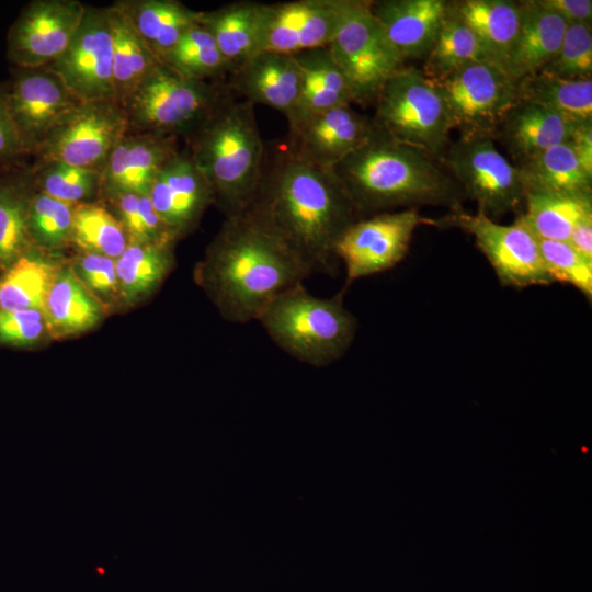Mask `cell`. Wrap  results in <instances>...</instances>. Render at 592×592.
I'll use <instances>...</instances> for the list:
<instances>
[{"mask_svg":"<svg viewBox=\"0 0 592 592\" xmlns=\"http://www.w3.org/2000/svg\"><path fill=\"white\" fill-rule=\"evenodd\" d=\"M161 62L192 80L207 81L231 72L212 34L201 23L186 31Z\"/></svg>","mask_w":592,"mask_h":592,"instance_id":"37","label":"cell"},{"mask_svg":"<svg viewBox=\"0 0 592 592\" xmlns=\"http://www.w3.org/2000/svg\"><path fill=\"white\" fill-rule=\"evenodd\" d=\"M539 71L568 79H592L591 23H568L560 47Z\"/></svg>","mask_w":592,"mask_h":592,"instance_id":"42","label":"cell"},{"mask_svg":"<svg viewBox=\"0 0 592 592\" xmlns=\"http://www.w3.org/2000/svg\"><path fill=\"white\" fill-rule=\"evenodd\" d=\"M100 317V306L83 284L71 272L61 271L47 296V327L59 335H68L92 328Z\"/></svg>","mask_w":592,"mask_h":592,"instance_id":"34","label":"cell"},{"mask_svg":"<svg viewBox=\"0 0 592 592\" xmlns=\"http://www.w3.org/2000/svg\"><path fill=\"white\" fill-rule=\"evenodd\" d=\"M520 27L506 73L514 80L542 70L558 52L568 23L534 0L519 1Z\"/></svg>","mask_w":592,"mask_h":592,"instance_id":"26","label":"cell"},{"mask_svg":"<svg viewBox=\"0 0 592 592\" xmlns=\"http://www.w3.org/2000/svg\"><path fill=\"white\" fill-rule=\"evenodd\" d=\"M372 119L389 138L440 160L449 145L452 123L435 83L421 69L403 67L375 98Z\"/></svg>","mask_w":592,"mask_h":592,"instance_id":"6","label":"cell"},{"mask_svg":"<svg viewBox=\"0 0 592 592\" xmlns=\"http://www.w3.org/2000/svg\"><path fill=\"white\" fill-rule=\"evenodd\" d=\"M300 72L294 56L259 52L231 73L229 90L244 101L270 106L286 117L299 92Z\"/></svg>","mask_w":592,"mask_h":592,"instance_id":"22","label":"cell"},{"mask_svg":"<svg viewBox=\"0 0 592 592\" xmlns=\"http://www.w3.org/2000/svg\"><path fill=\"white\" fill-rule=\"evenodd\" d=\"M77 0H37L29 3L11 25L8 58L16 68H42L68 47L86 14Z\"/></svg>","mask_w":592,"mask_h":592,"instance_id":"16","label":"cell"},{"mask_svg":"<svg viewBox=\"0 0 592 592\" xmlns=\"http://www.w3.org/2000/svg\"><path fill=\"white\" fill-rule=\"evenodd\" d=\"M445 0H377L369 10L403 61L424 59L447 12Z\"/></svg>","mask_w":592,"mask_h":592,"instance_id":"21","label":"cell"},{"mask_svg":"<svg viewBox=\"0 0 592 592\" xmlns=\"http://www.w3.org/2000/svg\"><path fill=\"white\" fill-rule=\"evenodd\" d=\"M118 5L160 62L186 31L201 23L203 14L174 0H143Z\"/></svg>","mask_w":592,"mask_h":592,"instance_id":"27","label":"cell"},{"mask_svg":"<svg viewBox=\"0 0 592 592\" xmlns=\"http://www.w3.org/2000/svg\"><path fill=\"white\" fill-rule=\"evenodd\" d=\"M5 99L25 153L36 152L52 129L82 104L47 67L16 68Z\"/></svg>","mask_w":592,"mask_h":592,"instance_id":"17","label":"cell"},{"mask_svg":"<svg viewBox=\"0 0 592 592\" xmlns=\"http://www.w3.org/2000/svg\"><path fill=\"white\" fill-rule=\"evenodd\" d=\"M148 196L160 218L177 237L190 229L214 202L208 182L190 155L179 152L159 171Z\"/></svg>","mask_w":592,"mask_h":592,"instance_id":"19","label":"cell"},{"mask_svg":"<svg viewBox=\"0 0 592 592\" xmlns=\"http://www.w3.org/2000/svg\"><path fill=\"white\" fill-rule=\"evenodd\" d=\"M517 102L543 106L576 122L592 121V79H562L537 71L517 80Z\"/></svg>","mask_w":592,"mask_h":592,"instance_id":"31","label":"cell"},{"mask_svg":"<svg viewBox=\"0 0 592 592\" xmlns=\"http://www.w3.org/2000/svg\"><path fill=\"white\" fill-rule=\"evenodd\" d=\"M46 328L45 315L39 310L0 311V343L27 346L37 342Z\"/></svg>","mask_w":592,"mask_h":592,"instance_id":"44","label":"cell"},{"mask_svg":"<svg viewBox=\"0 0 592 592\" xmlns=\"http://www.w3.org/2000/svg\"><path fill=\"white\" fill-rule=\"evenodd\" d=\"M60 272L58 264L25 252L0 276V311L36 309L45 315L47 296Z\"/></svg>","mask_w":592,"mask_h":592,"instance_id":"30","label":"cell"},{"mask_svg":"<svg viewBox=\"0 0 592 592\" xmlns=\"http://www.w3.org/2000/svg\"><path fill=\"white\" fill-rule=\"evenodd\" d=\"M568 143L587 169L592 171V121L579 122Z\"/></svg>","mask_w":592,"mask_h":592,"instance_id":"48","label":"cell"},{"mask_svg":"<svg viewBox=\"0 0 592 592\" xmlns=\"http://www.w3.org/2000/svg\"><path fill=\"white\" fill-rule=\"evenodd\" d=\"M437 161L377 129L331 170L358 216L422 205L462 208L459 184Z\"/></svg>","mask_w":592,"mask_h":592,"instance_id":"3","label":"cell"},{"mask_svg":"<svg viewBox=\"0 0 592 592\" xmlns=\"http://www.w3.org/2000/svg\"><path fill=\"white\" fill-rule=\"evenodd\" d=\"M25 153L10 117L5 88H0V160L15 159Z\"/></svg>","mask_w":592,"mask_h":592,"instance_id":"46","label":"cell"},{"mask_svg":"<svg viewBox=\"0 0 592 592\" xmlns=\"http://www.w3.org/2000/svg\"><path fill=\"white\" fill-rule=\"evenodd\" d=\"M349 81L356 103L375 100L378 91L405 61L382 25L361 0L327 46Z\"/></svg>","mask_w":592,"mask_h":592,"instance_id":"10","label":"cell"},{"mask_svg":"<svg viewBox=\"0 0 592 592\" xmlns=\"http://www.w3.org/2000/svg\"><path fill=\"white\" fill-rule=\"evenodd\" d=\"M361 0H294L259 5V52L294 56L327 47Z\"/></svg>","mask_w":592,"mask_h":592,"instance_id":"14","label":"cell"},{"mask_svg":"<svg viewBox=\"0 0 592 592\" xmlns=\"http://www.w3.org/2000/svg\"><path fill=\"white\" fill-rule=\"evenodd\" d=\"M434 225L418 208L383 212L356 219L341 236L335 257L345 266L348 288L356 280L388 271L406 257L415 229Z\"/></svg>","mask_w":592,"mask_h":592,"instance_id":"12","label":"cell"},{"mask_svg":"<svg viewBox=\"0 0 592 592\" xmlns=\"http://www.w3.org/2000/svg\"><path fill=\"white\" fill-rule=\"evenodd\" d=\"M538 5L562 18L567 23H591V0H534Z\"/></svg>","mask_w":592,"mask_h":592,"instance_id":"47","label":"cell"},{"mask_svg":"<svg viewBox=\"0 0 592 592\" xmlns=\"http://www.w3.org/2000/svg\"><path fill=\"white\" fill-rule=\"evenodd\" d=\"M578 123L543 106L517 102L492 138L501 141L519 166L548 148L568 143Z\"/></svg>","mask_w":592,"mask_h":592,"instance_id":"23","label":"cell"},{"mask_svg":"<svg viewBox=\"0 0 592 592\" xmlns=\"http://www.w3.org/2000/svg\"><path fill=\"white\" fill-rule=\"evenodd\" d=\"M117 101L123 100L160 62L135 32L119 5L107 9Z\"/></svg>","mask_w":592,"mask_h":592,"instance_id":"33","label":"cell"},{"mask_svg":"<svg viewBox=\"0 0 592 592\" xmlns=\"http://www.w3.org/2000/svg\"><path fill=\"white\" fill-rule=\"evenodd\" d=\"M441 162L464 196L475 201L478 212L490 218L514 212L524 203L519 168L497 149L490 136H460L449 143Z\"/></svg>","mask_w":592,"mask_h":592,"instance_id":"9","label":"cell"},{"mask_svg":"<svg viewBox=\"0 0 592 592\" xmlns=\"http://www.w3.org/2000/svg\"><path fill=\"white\" fill-rule=\"evenodd\" d=\"M300 72L297 100L286 116L289 129L330 109L356 102L328 47L294 55Z\"/></svg>","mask_w":592,"mask_h":592,"instance_id":"24","label":"cell"},{"mask_svg":"<svg viewBox=\"0 0 592 592\" xmlns=\"http://www.w3.org/2000/svg\"><path fill=\"white\" fill-rule=\"evenodd\" d=\"M171 246L129 242L115 259L118 286L128 298L153 291L171 267Z\"/></svg>","mask_w":592,"mask_h":592,"instance_id":"36","label":"cell"},{"mask_svg":"<svg viewBox=\"0 0 592 592\" xmlns=\"http://www.w3.org/2000/svg\"><path fill=\"white\" fill-rule=\"evenodd\" d=\"M47 68L81 103L117 101L107 9L87 8L68 47Z\"/></svg>","mask_w":592,"mask_h":592,"instance_id":"15","label":"cell"},{"mask_svg":"<svg viewBox=\"0 0 592 592\" xmlns=\"http://www.w3.org/2000/svg\"><path fill=\"white\" fill-rule=\"evenodd\" d=\"M259 5L237 1L202 14L201 24L215 39L230 75L258 53Z\"/></svg>","mask_w":592,"mask_h":592,"instance_id":"29","label":"cell"},{"mask_svg":"<svg viewBox=\"0 0 592 592\" xmlns=\"http://www.w3.org/2000/svg\"><path fill=\"white\" fill-rule=\"evenodd\" d=\"M539 250L553 282L569 284L592 298V259L568 241L538 239Z\"/></svg>","mask_w":592,"mask_h":592,"instance_id":"43","label":"cell"},{"mask_svg":"<svg viewBox=\"0 0 592 592\" xmlns=\"http://www.w3.org/2000/svg\"><path fill=\"white\" fill-rule=\"evenodd\" d=\"M128 126L119 102L82 103L52 129L36 153L44 162L102 170Z\"/></svg>","mask_w":592,"mask_h":592,"instance_id":"13","label":"cell"},{"mask_svg":"<svg viewBox=\"0 0 592 592\" xmlns=\"http://www.w3.org/2000/svg\"><path fill=\"white\" fill-rule=\"evenodd\" d=\"M434 225L457 227L471 235L504 287L523 289L554 283L542 258L538 238L522 216L510 225H501L481 212L469 214L458 208L434 220Z\"/></svg>","mask_w":592,"mask_h":592,"instance_id":"8","label":"cell"},{"mask_svg":"<svg viewBox=\"0 0 592 592\" xmlns=\"http://www.w3.org/2000/svg\"><path fill=\"white\" fill-rule=\"evenodd\" d=\"M568 242L576 250L592 259V215L584 217L576 225Z\"/></svg>","mask_w":592,"mask_h":592,"instance_id":"49","label":"cell"},{"mask_svg":"<svg viewBox=\"0 0 592 592\" xmlns=\"http://www.w3.org/2000/svg\"><path fill=\"white\" fill-rule=\"evenodd\" d=\"M71 239L88 252L112 259H117L129 244L119 219L94 203L73 206Z\"/></svg>","mask_w":592,"mask_h":592,"instance_id":"38","label":"cell"},{"mask_svg":"<svg viewBox=\"0 0 592 592\" xmlns=\"http://www.w3.org/2000/svg\"><path fill=\"white\" fill-rule=\"evenodd\" d=\"M476 62H488V60L475 35L454 12L448 1L447 12L424 58L421 71L434 81Z\"/></svg>","mask_w":592,"mask_h":592,"instance_id":"35","label":"cell"},{"mask_svg":"<svg viewBox=\"0 0 592 592\" xmlns=\"http://www.w3.org/2000/svg\"><path fill=\"white\" fill-rule=\"evenodd\" d=\"M516 167L525 194H592V171L587 169L569 143L548 148Z\"/></svg>","mask_w":592,"mask_h":592,"instance_id":"28","label":"cell"},{"mask_svg":"<svg viewBox=\"0 0 592 592\" xmlns=\"http://www.w3.org/2000/svg\"><path fill=\"white\" fill-rule=\"evenodd\" d=\"M433 82L445 101L452 129L460 136L493 137L517 103V81L489 62L465 66Z\"/></svg>","mask_w":592,"mask_h":592,"instance_id":"11","label":"cell"},{"mask_svg":"<svg viewBox=\"0 0 592 592\" xmlns=\"http://www.w3.org/2000/svg\"><path fill=\"white\" fill-rule=\"evenodd\" d=\"M310 275L253 203L226 218L201 266L202 283L234 323L257 321L277 295Z\"/></svg>","mask_w":592,"mask_h":592,"instance_id":"1","label":"cell"},{"mask_svg":"<svg viewBox=\"0 0 592 592\" xmlns=\"http://www.w3.org/2000/svg\"><path fill=\"white\" fill-rule=\"evenodd\" d=\"M345 291L321 298L304 283L295 285L269 303L257 321L292 357L311 366L329 365L345 354L357 330L355 316L343 304Z\"/></svg>","mask_w":592,"mask_h":592,"instance_id":"5","label":"cell"},{"mask_svg":"<svg viewBox=\"0 0 592 592\" xmlns=\"http://www.w3.org/2000/svg\"><path fill=\"white\" fill-rule=\"evenodd\" d=\"M253 204L311 274L335 271V246L361 218L331 169L304 161L287 148L263 169Z\"/></svg>","mask_w":592,"mask_h":592,"instance_id":"2","label":"cell"},{"mask_svg":"<svg viewBox=\"0 0 592 592\" xmlns=\"http://www.w3.org/2000/svg\"><path fill=\"white\" fill-rule=\"evenodd\" d=\"M42 193L70 205L82 204L101 186V170L45 162L37 170Z\"/></svg>","mask_w":592,"mask_h":592,"instance_id":"40","label":"cell"},{"mask_svg":"<svg viewBox=\"0 0 592 592\" xmlns=\"http://www.w3.org/2000/svg\"><path fill=\"white\" fill-rule=\"evenodd\" d=\"M177 152L172 136L126 134L109 155L101 184L113 195H148L157 174Z\"/></svg>","mask_w":592,"mask_h":592,"instance_id":"20","label":"cell"},{"mask_svg":"<svg viewBox=\"0 0 592 592\" xmlns=\"http://www.w3.org/2000/svg\"><path fill=\"white\" fill-rule=\"evenodd\" d=\"M23 186L0 180V271L7 270L29 251L27 203Z\"/></svg>","mask_w":592,"mask_h":592,"instance_id":"39","label":"cell"},{"mask_svg":"<svg viewBox=\"0 0 592 592\" xmlns=\"http://www.w3.org/2000/svg\"><path fill=\"white\" fill-rule=\"evenodd\" d=\"M521 215L538 239L568 241L576 225L592 215V194L528 192Z\"/></svg>","mask_w":592,"mask_h":592,"instance_id":"32","label":"cell"},{"mask_svg":"<svg viewBox=\"0 0 592 592\" xmlns=\"http://www.w3.org/2000/svg\"><path fill=\"white\" fill-rule=\"evenodd\" d=\"M73 205L55 200L42 192L29 198L27 226L31 239L57 247L71 239Z\"/></svg>","mask_w":592,"mask_h":592,"instance_id":"41","label":"cell"},{"mask_svg":"<svg viewBox=\"0 0 592 592\" xmlns=\"http://www.w3.org/2000/svg\"><path fill=\"white\" fill-rule=\"evenodd\" d=\"M251 103L229 92L192 133L191 159L227 217L255 200L264 169V146Z\"/></svg>","mask_w":592,"mask_h":592,"instance_id":"4","label":"cell"},{"mask_svg":"<svg viewBox=\"0 0 592 592\" xmlns=\"http://www.w3.org/2000/svg\"><path fill=\"white\" fill-rule=\"evenodd\" d=\"M79 272L84 284L96 292L111 293L118 287L115 259L87 252L80 258Z\"/></svg>","mask_w":592,"mask_h":592,"instance_id":"45","label":"cell"},{"mask_svg":"<svg viewBox=\"0 0 592 592\" xmlns=\"http://www.w3.org/2000/svg\"><path fill=\"white\" fill-rule=\"evenodd\" d=\"M449 3L475 35L488 62L506 72L520 27V3L510 0H462Z\"/></svg>","mask_w":592,"mask_h":592,"instance_id":"25","label":"cell"},{"mask_svg":"<svg viewBox=\"0 0 592 592\" xmlns=\"http://www.w3.org/2000/svg\"><path fill=\"white\" fill-rule=\"evenodd\" d=\"M377 132L372 119L342 105L289 129L287 150L311 164L332 169Z\"/></svg>","mask_w":592,"mask_h":592,"instance_id":"18","label":"cell"},{"mask_svg":"<svg viewBox=\"0 0 592 592\" xmlns=\"http://www.w3.org/2000/svg\"><path fill=\"white\" fill-rule=\"evenodd\" d=\"M229 89L184 78L159 62L123 100L129 125L141 133H193Z\"/></svg>","mask_w":592,"mask_h":592,"instance_id":"7","label":"cell"}]
</instances>
